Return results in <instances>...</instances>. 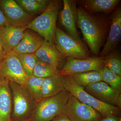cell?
Here are the masks:
<instances>
[{
  "label": "cell",
  "instance_id": "1",
  "mask_svg": "<svg viewBox=\"0 0 121 121\" xmlns=\"http://www.w3.org/2000/svg\"><path fill=\"white\" fill-rule=\"evenodd\" d=\"M78 12L77 25L81 30L91 52L98 56L104 41V29L98 21L82 7L79 6Z\"/></svg>",
  "mask_w": 121,
  "mask_h": 121
},
{
  "label": "cell",
  "instance_id": "2",
  "mask_svg": "<svg viewBox=\"0 0 121 121\" xmlns=\"http://www.w3.org/2000/svg\"><path fill=\"white\" fill-rule=\"evenodd\" d=\"M60 6V1L50 0L45 11L29 22L25 26L26 28L35 31L46 41L54 44L56 22Z\"/></svg>",
  "mask_w": 121,
  "mask_h": 121
},
{
  "label": "cell",
  "instance_id": "3",
  "mask_svg": "<svg viewBox=\"0 0 121 121\" xmlns=\"http://www.w3.org/2000/svg\"><path fill=\"white\" fill-rule=\"evenodd\" d=\"M12 97V121H26L32 117L37 103L24 86L10 82Z\"/></svg>",
  "mask_w": 121,
  "mask_h": 121
},
{
  "label": "cell",
  "instance_id": "4",
  "mask_svg": "<svg viewBox=\"0 0 121 121\" xmlns=\"http://www.w3.org/2000/svg\"><path fill=\"white\" fill-rule=\"evenodd\" d=\"M65 90L81 102L97 111L103 118L111 116L121 117V109L116 106L106 104L87 93L83 87L78 85L70 76H62Z\"/></svg>",
  "mask_w": 121,
  "mask_h": 121
},
{
  "label": "cell",
  "instance_id": "5",
  "mask_svg": "<svg viewBox=\"0 0 121 121\" xmlns=\"http://www.w3.org/2000/svg\"><path fill=\"white\" fill-rule=\"evenodd\" d=\"M71 95L64 90L56 95L43 98L37 103L32 117L33 121H51L62 113Z\"/></svg>",
  "mask_w": 121,
  "mask_h": 121
},
{
  "label": "cell",
  "instance_id": "6",
  "mask_svg": "<svg viewBox=\"0 0 121 121\" xmlns=\"http://www.w3.org/2000/svg\"><path fill=\"white\" fill-rule=\"evenodd\" d=\"M54 45L65 58L83 59L90 57L89 51L82 41L71 37L58 27L56 30Z\"/></svg>",
  "mask_w": 121,
  "mask_h": 121
},
{
  "label": "cell",
  "instance_id": "7",
  "mask_svg": "<svg viewBox=\"0 0 121 121\" xmlns=\"http://www.w3.org/2000/svg\"><path fill=\"white\" fill-rule=\"evenodd\" d=\"M28 77L15 53L9 52L0 62V80L24 86Z\"/></svg>",
  "mask_w": 121,
  "mask_h": 121
},
{
  "label": "cell",
  "instance_id": "8",
  "mask_svg": "<svg viewBox=\"0 0 121 121\" xmlns=\"http://www.w3.org/2000/svg\"><path fill=\"white\" fill-rule=\"evenodd\" d=\"M103 57L95 56L83 59L68 57L57 74L65 76L92 71H101L104 67Z\"/></svg>",
  "mask_w": 121,
  "mask_h": 121
},
{
  "label": "cell",
  "instance_id": "9",
  "mask_svg": "<svg viewBox=\"0 0 121 121\" xmlns=\"http://www.w3.org/2000/svg\"><path fill=\"white\" fill-rule=\"evenodd\" d=\"M62 113L71 121H99L103 118L97 111L72 95Z\"/></svg>",
  "mask_w": 121,
  "mask_h": 121
},
{
  "label": "cell",
  "instance_id": "10",
  "mask_svg": "<svg viewBox=\"0 0 121 121\" xmlns=\"http://www.w3.org/2000/svg\"><path fill=\"white\" fill-rule=\"evenodd\" d=\"M0 9L11 26H26L32 20V16L14 0H0Z\"/></svg>",
  "mask_w": 121,
  "mask_h": 121
},
{
  "label": "cell",
  "instance_id": "11",
  "mask_svg": "<svg viewBox=\"0 0 121 121\" xmlns=\"http://www.w3.org/2000/svg\"><path fill=\"white\" fill-rule=\"evenodd\" d=\"M84 88L87 93L98 100L121 109V92L114 90L103 81Z\"/></svg>",
  "mask_w": 121,
  "mask_h": 121
},
{
  "label": "cell",
  "instance_id": "12",
  "mask_svg": "<svg viewBox=\"0 0 121 121\" xmlns=\"http://www.w3.org/2000/svg\"><path fill=\"white\" fill-rule=\"evenodd\" d=\"M63 8L59 14L60 23L67 31L69 36L79 41H82L77 28L78 8L75 1L63 0Z\"/></svg>",
  "mask_w": 121,
  "mask_h": 121
},
{
  "label": "cell",
  "instance_id": "13",
  "mask_svg": "<svg viewBox=\"0 0 121 121\" xmlns=\"http://www.w3.org/2000/svg\"><path fill=\"white\" fill-rule=\"evenodd\" d=\"M35 54L40 60L54 66L60 70L63 66L66 60L59 52L54 44L50 43L44 39Z\"/></svg>",
  "mask_w": 121,
  "mask_h": 121
},
{
  "label": "cell",
  "instance_id": "14",
  "mask_svg": "<svg viewBox=\"0 0 121 121\" xmlns=\"http://www.w3.org/2000/svg\"><path fill=\"white\" fill-rule=\"evenodd\" d=\"M26 29L25 26L18 27L9 24L0 29V42L7 54L19 43Z\"/></svg>",
  "mask_w": 121,
  "mask_h": 121
},
{
  "label": "cell",
  "instance_id": "15",
  "mask_svg": "<svg viewBox=\"0 0 121 121\" xmlns=\"http://www.w3.org/2000/svg\"><path fill=\"white\" fill-rule=\"evenodd\" d=\"M121 36V9L119 8L113 14L109 35L99 57H104L111 51L120 40Z\"/></svg>",
  "mask_w": 121,
  "mask_h": 121
},
{
  "label": "cell",
  "instance_id": "16",
  "mask_svg": "<svg viewBox=\"0 0 121 121\" xmlns=\"http://www.w3.org/2000/svg\"><path fill=\"white\" fill-rule=\"evenodd\" d=\"M12 97L9 82L0 80V121H12Z\"/></svg>",
  "mask_w": 121,
  "mask_h": 121
},
{
  "label": "cell",
  "instance_id": "17",
  "mask_svg": "<svg viewBox=\"0 0 121 121\" xmlns=\"http://www.w3.org/2000/svg\"><path fill=\"white\" fill-rule=\"evenodd\" d=\"M44 40L30 31H26L18 45L10 52L16 54H35Z\"/></svg>",
  "mask_w": 121,
  "mask_h": 121
},
{
  "label": "cell",
  "instance_id": "18",
  "mask_svg": "<svg viewBox=\"0 0 121 121\" xmlns=\"http://www.w3.org/2000/svg\"><path fill=\"white\" fill-rule=\"evenodd\" d=\"M65 90L63 77L58 74L44 79L42 87L43 98L56 95Z\"/></svg>",
  "mask_w": 121,
  "mask_h": 121
},
{
  "label": "cell",
  "instance_id": "19",
  "mask_svg": "<svg viewBox=\"0 0 121 121\" xmlns=\"http://www.w3.org/2000/svg\"><path fill=\"white\" fill-rule=\"evenodd\" d=\"M121 1L119 0H86L81 1L90 13H108L112 11Z\"/></svg>",
  "mask_w": 121,
  "mask_h": 121
},
{
  "label": "cell",
  "instance_id": "20",
  "mask_svg": "<svg viewBox=\"0 0 121 121\" xmlns=\"http://www.w3.org/2000/svg\"><path fill=\"white\" fill-rule=\"evenodd\" d=\"M101 71H92L77 73L69 76L76 84L85 87L102 81Z\"/></svg>",
  "mask_w": 121,
  "mask_h": 121
},
{
  "label": "cell",
  "instance_id": "21",
  "mask_svg": "<svg viewBox=\"0 0 121 121\" xmlns=\"http://www.w3.org/2000/svg\"><path fill=\"white\" fill-rule=\"evenodd\" d=\"M15 1L27 13L36 14L42 13L47 7L49 0H16Z\"/></svg>",
  "mask_w": 121,
  "mask_h": 121
},
{
  "label": "cell",
  "instance_id": "22",
  "mask_svg": "<svg viewBox=\"0 0 121 121\" xmlns=\"http://www.w3.org/2000/svg\"><path fill=\"white\" fill-rule=\"evenodd\" d=\"M44 78L33 75L29 76L24 86L37 103L43 99L42 87Z\"/></svg>",
  "mask_w": 121,
  "mask_h": 121
},
{
  "label": "cell",
  "instance_id": "23",
  "mask_svg": "<svg viewBox=\"0 0 121 121\" xmlns=\"http://www.w3.org/2000/svg\"><path fill=\"white\" fill-rule=\"evenodd\" d=\"M104 66L121 77V60L117 52H110L103 57Z\"/></svg>",
  "mask_w": 121,
  "mask_h": 121
},
{
  "label": "cell",
  "instance_id": "24",
  "mask_svg": "<svg viewBox=\"0 0 121 121\" xmlns=\"http://www.w3.org/2000/svg\"><path fill=\"white\" fill-rule=\"evenodd\" d=\"M59 70L57 68L41 61L38 59L33 70V75L45 78L57 74Z\"/></svg>",
  "mask_w": 121,
  "mask_h": 121
},
{
  "label": "cell",
  "instance_id": "25",
  "mask_svg": "<svg viewBox=\"0 0 121 121\" xmlns=\"http://www.w3.org/2000/svg\"><path fill=\"white\" fill-rule=\"evenodd\" d=\"M102 81L114 90L121 92V77L115 73L105 67L101 70Z\"/></svg>",
  "mask_w": 121,
  "mask_h": 121
},
{
  "label": "cell",
  "instance_id": "26",
  "mask_svg": "<svg viewBox=\"0 0 121 121\" xmlns=\"http://www.w3.org/2000/svg\"><path fill=\"white\" fill-rule=\"evenodd\" d=\"M15 54L19 60L27 74L29 76L32 75L33 70L38 60L35 54Z\"/></svg>",
  "mask_w": 121,
  "mask_h": 121
},
{
  "label": "cell",
  "instance_id": "27",
  "mask_svg": "<svg viewBox=\"0 0 121 121\" xmlns=\"http://www.w3.org/2000/svg\"><path fill=\"white\" fill-rule=\"evenodd\" d=\"M6 17L0 9V29L8 25Z\"/></svg>",
  "mask_w": 121,
  "mask_h": 121
},
{
  "label": "cell",
  "instance_id": "28",
  "mask_svg": "<svg viewBox=\"0 0 121 121\" xmlns=\"http://www.w3.org/2000/svg\"><path fill=\"white\" fill-rule=\"evenodd\" d=\"M51 121H71L67 117L62 113L60 114Z\"/></svg>",
  "mask_w": 121,
  "mask_h": 121
},
{
  "label": "cell",
  "instance_id": "29",
  "mask_svg": "<svg viewBox=\"0 0 121 121\" xmlns=\"http://www.w3.org/2000/svg\"><path fill=\"white\" fill-rule=\"evenodd\" d=\"M99 121H121V117L111 116L103 118Z\"/></svg>",
  "mask_w": 121,
  "mask_h": 121
},
{
  "label": "cell",
  "instance_id": "30",
  "mask_svg": "<svg viewBox=\"0 0 121 121\" xmlns=\"http://www.w3.org/2000/svg\"><path fill=\"white\" fill-rule=\"evenodd\" d=\"M7 54L0 42V62L6 56Z\"/></svg>",
  "mask_w": 121,
  "mask_h": 121
},
{
  "label": "cell",
  "instance_id": "31",
  "mask_svg": "<svg viewBox=\"0 0 121 121\" xmlns=\"http://www.w3.org/2000/svg\"><path fill=\"white\" fill-rule=\"evenodd\" d=\"M26 121H33L32 119L31 118H30V119H28V120H27Z\"/></svg>",
  "mask_w": 121,
  "mask_h": 121
}]
</instances>
